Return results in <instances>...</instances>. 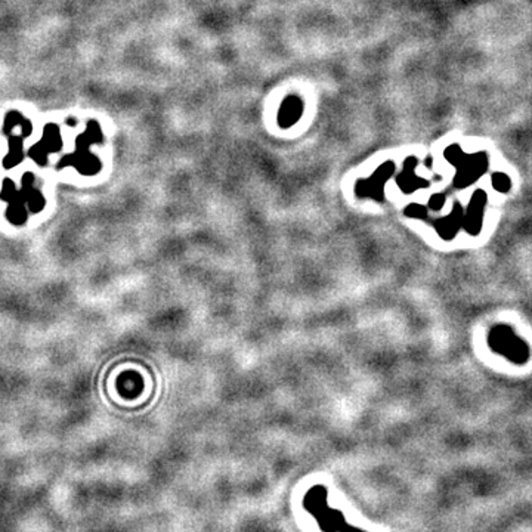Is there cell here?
I'll return each instance as SVG.
<instances>
[{"mask_svg":"<svg viewBox=\"0 0 532 532\" xmlns=\"http://www.w3.org/2000/svg\"><path fill=\"white\" fill-rule=\"evenodd\" d=\"M303 507L317 519L323 532H365L349 525L342 511L334 510L327 503V489L321 485L313 486L306 492Z\"/></svg>","mask_w":532,"mask_h":532,"instance_id":"6da1fadb","label":"cell"},{"mask_svg":"<svg viewBox=\"0 0 532 532\" xmlns=\"http://www.w3.org/2000/svg\"><path fill=\"white\" fill-rule=\"evenodd\" d=\"M100 142H103L101 126L95 120H89L86 132L77 136L75 152L66 155L64 159L58 163V169L59 167L63 169L66 166H74L78 169V172L85 173V174L96 173L101 169V163L95 155L89 152V147L92 144H100Z\"/></svg>","mask_w":532,"mask_h":532,"instance_id":"7a4b0ae2","label":"cell"},{"mask_svg":"<svg viewBox=\"0 0 532 532\" xmlns=\"http://www.w3.org/2000/svg\"><path fill=\"white\" fill-rule=\"evenodd\" d=\"M16 126L23 129V137H28L33 133V126H31L30 120H27V118L21 113L9 111L5 117V122H4V133L9 135L11 130Z\"/></svg>","mask_w":532,"mask_h":532,"instance_id":"3957f363","label":"cell"},{"mask_svg":"<svg viewBox=\"0 0 532 532\" xmlns=\"http://www.w3.org/2000/svg\"><path fill=\"white\" fill-rule=\"evenodd\" d=\"M24 159V142L23 136H11L9 137V151L5 157L4 165L6 169L15 167L19 162Z\"/></svg>","mask_w":532,"mask_h":532,"instance_id":"277c9868","label":"cell"},{"mask_svg":"<svg viewBox=\"0 0 532 532\" xmlns=\"http://www.w3.org/2000/svg\"><path fill=\"white\" fill-rule=\"evenodd\" d=\"M42 145L48 150V152H56L63 148V137L61 132H59L58 126L53 123H49L43 129V137H42Z\"/></svg>","mask_w":532,"mask_h":532,"instance_id":"5b68a950","label":"cell"},{"mask_svg":"<svg viewBox=\"0 0 532 532\" xmlns=\"http://www.w3.org/2000/svg\"><path fill=\"white\" fill-rule=\"evenodd\" d=\"M28 155L31 157V159L34 162H37L41 166H45L46 163V159H48V150L42 145V142H37L36 145H33L28 151Z\"/></svg>","mask_w":532,"mask_h":532,"instance_id":"8992f818","label":"cell"},{"mask_svg":"<svg viewBox=\"0 0 532 532\" xmlns=\"http://www.w3.org/2000/svg\"><path fill=\"white\" fill-rule=\"evenodd\" d=\"M492 184H494L496 188H499L500 191H507V188H510V179L503 174V173H499V174H494V179H492Z\"/></svg>","mask_w":532,"mask_h":532,"instance_id":"52a82bcc","label":"cell"},{"mask_svg":"<svg viewBox=\"0 0 532 532\" xmlns=\"http://www.w3.org/2000/svg\"><path fill=\"white\" fill-rule=\"evenodd\" d=\"M67 125H68V126H75V125H77V120H75L74 117H68V118H67Z\"/></svg>","mask_w":532,"mask_h":532,"instance_id":"ba28073f","label":"cell"}]
</instances>
